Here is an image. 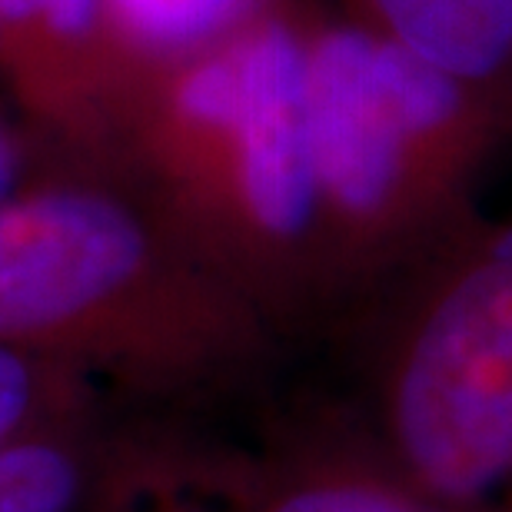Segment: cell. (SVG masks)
<instances>
[{"label": "cell", "instance_id": "1", "mask_svg": "<svg viewBox=\"0 0 512 512\" xmlns=\"http://www.w3.org/2000/svg\"><path fill=\"white\" fill-rule=\"evenodd\" d=\"M104 167L133 183L286 346L333 326L300 0H273L207 47L127 70Z\"/></svg>", "mask_w": 512, "mask_h": 512}, {"label": "cell", "instance_id": "2", "mask_svg": "<svg viewBox=\"0 0 512 512\" xmlns=\"http://www.w3.org/2000/svg\"><path fill=\"white\" fill-rule=\"evenodd\" d=\"M0 346L157 399L247 393L283 336L104 163L0 203Z\"/></svg>", "mask_w": 512, "mask_h": 512}, {"label": "cell", "instance_id": "3", "mask_svg": "<svg viewBox=\"0 0 512 512\" xmlns=\"http://www.w3.org/2000/svg\"><path fill=\"white\" fill-rule=\"evenodd\" d=\"M306 97L336 333L483 210L512 143V94L423 64L356 10L306 7Z\"/></svg>", "mask_w": 512, "mask_h": 512}, {"label": "cell", "instance_id": "4", "mask_svg": "<svg viewBox=\"0 0 512 512\" xmlns=\"http://www.w3.org/2000/svg\"><path fill=\"white\" fill-rule=\"evenodd\" d=\"M336 333L386 453L449 512H512V210L483 207Z\"/></svg>", "mask_w": 512, "mask_h": 512}, {"label": "cell", "instance_id": "5", "mask_svg": "<svg viewBox=\"0 0 512 512\" xmlns=\"http://www.w3.org/2000/svg\"><path fill=\"white\" fill-rule=\"evenodd\" d=\"M247 446L187 453L193 483L230 512H449L343 393L273 399Z\"/></svg>", "mask_w": 512, "mask_h": 512}, {"label": "cell", "instance_id": "6", "mask_svg": "<svg viewBox=\"0 0 512 512\" xmlns=\"http://www.w3.org/2000/svg\"><path fill=\"white\" fill-rule=\"evenodd\" d=\"M0 84L34 137L104 163L120 87L107 0H0Z\"/></svg>", "mask_w": 512, "mask_h": 512}, {"label": "cell", "instance_id": "7", "mask_svg": "<svg viewBox=\"0 0 512 512\" xmlns=\"http://www.w3.org/2000/svg\"><path fill=\"white\" fill-rule=\"evenodd\" d=\"M353 10L423 64L512 94V0H356Z\"/></svg>", "mask_w": 512, "mask_h": 512}, {"label": "cell", "instance_id": "8", "mask_svg": "<svg viewBox=\"0 0 512 512\" xmlns=\"http://www.w3.org/2000/svg\"><path fill=\"white\" fill-rule=\"evenodd\" d=\"M94 429L84 416L0 446V512H94L127 463Z\"/></svg>", "mask_w": 512, "mask_h": 512}, {"label": "cell", "instance_id": "9", "mask_svg": "<svg viewBox=\"0 0 512 512\" xmlns=\"http://www.w3.org/2000/svg\"><path fill=\"white\" fill-rule=\"evenodd\" d=\"M273 0H107L120 77L233 34Z\"/></svg>", "mask_w": 512, "mask_h": 512}, {"label": "cell", "instance_id": "10", "mask_svg": "<svg viewBox=\"0 0 512 512\" xmlns=\"http://www.w3.org/2000/svg\"><path fill=\"white\" fill-rule=\"evenodd\" d=\"M97 386L74 370L0 346V446L94 416Z\"/></svg>", "mask_w": 512, "mask_h": 512}, {"label": "cell", "instance_id": "11", "mask_svg": "<svg viewBox=\"0 0 512 512\" xmlns=\"http://www.w3.org/2000/svg\"><path fill=\"white\" fill-rule=\"evenodd\" d=\"M137 473L124 463L117 473L114 486L107 489L104 499L94 506V512H213L217 503L203 496L190 476L187 459H167V473H163V486L157 473H150V486L137 489Z\"/></svg>", "mask_w": 512, "mask_h": 512}, {"label": "cell", "instance_id": "12", "mask_svg": "<svg viewBox=\"0 0 512 512\" xmlns=\"http://www.w3.org/2000/svg\"><path fill=\"white\" fill-rule=\"evenodd\" d=\"M34 167V133L20 130L10 124L7 117H0V203L37 177Z\"/></svg>", "mask_w": 512, "mask_h": 512}]
</instances>
